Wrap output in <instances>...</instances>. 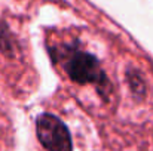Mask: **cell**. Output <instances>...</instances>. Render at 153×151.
I'll list each match as a JSON object with an SVG mask.
<instances>
[{"mask_svg":"<svg viewBox=\"0 0 153 151\" xmlns=\"http://www.w3.org/2000/svg\"><path fill=\"white\" fill-rule=\"evenodd\" d=\"M13 49H15V46H13V37H12V34L9 31V27L4 22H1L0 24V50L4 55L12 56L13 55Z\"/></svg>","mask_w":153,"mask_h":151,"instance_id":"cell-3","label":"cell"},{"mask_svg":"<svg viewBox=\"0 0 153 151\" xmlns=\"http://www.w3.org/2000/svg\"><path fill=\"white\" fill-rule=\"evenodd\" d=\"M49 50H51L52 58L64 65L67 76L73 82L79 85L94 83L97 89L100 91V94L104 95V98L105 99L108 98L111 85L105 73L102 71L100 61L94 55L82 50L77 46H70V45L51 48Z\"/></svg>","mask_w":153,"mask_h":151,"instance_id":"cell-1","label":"cell"},{"mask_svg":"<svg viewBox=\"0 0 153 151\" xmlns=\"http://www.w3.org/2000/svg\"><path fill=\"white\" fill-rule=\"evenodd\" d=\"M126 77H128V82H129V86H131V91L134 92V95L135 96H144L146 85H144L141 76L138 73H135V71H128Z\"/></svg>","mask_w":153,"mask_h":151,"instance_id":"cell-4","label":"cell"},{"mask_svg":"<svg viewBox=\"0 0 153 151\" xmlns=\"http://www.w3.org/2000/svg\"><path fill=\"white\" fill-rule=\"evenodd\" d=\"M40 144L48 151H73L71 136L67 126L52 114H40L36 122Z\"/></svg>","mask_w":153,"mask_h":151,"instance_id":"cell-2","label":"cell"}]
</instances>
